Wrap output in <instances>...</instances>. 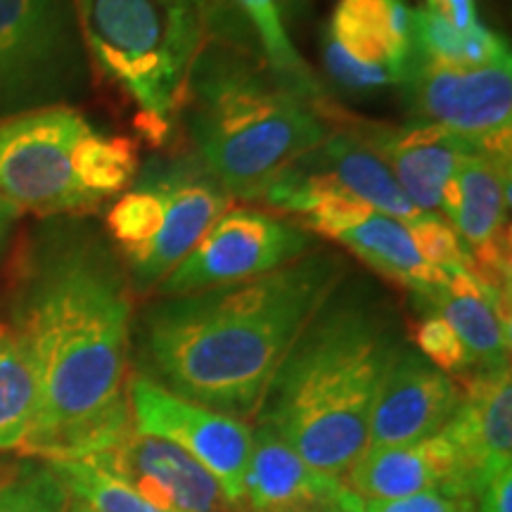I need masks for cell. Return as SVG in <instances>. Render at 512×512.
Returning <instances> with one entry per match:
<instances>
[{
	"mask_svg": "<svg viewBox=\"0 0 512 512\" xmlns=\"http://www.w3.org/2000/svg\"><path fill=\"white\" fill-rule=\"evenodd\" d=\"M3 320L34 368L38 406L24 456L91 458L133 432V290L105 228L48 216L8 259Z\"/></svg>",
	"mask_w": 512,
	"mask_h": 512,
	"instance_id": "obj_1",
	"label": "cell"
},
{
	"mask_svg": "<svg viewBox=\"0 0 512 512\" xmlns=\"http://www.w3.org/2000/svg\"><path fill=\"white\" fill-rule=\"evenodd\" d=\"M349 268L330 249H311L259 278L152 297L133 318V373L211 411L254 420L294 339Z\"/></svg>",
	"mask_w": 512,
	"mask_h": 512,
	"instance_id": "obj_2",
	"label": "cell"
},
{
	"mask_svg": "<svg viewBox=\"0 0 512 512\" xmlns=\"http://www.w3.org/2000/svg\"><path fill=\"white\" fill-rule=\"evenodd\" d=\"M406 342L384 287L349 268L275 370L254 425L344 479L368 451L377 394Z\"/></svg>",
	"mask_w": 512,
	"mask_h": 512,
	"instance_id": "obj_3",
	"label": "cell"
},
{
	"mask_svg": "<svg viewBox=\"0 0 512 512\" xmlns=\"http://www.w3.org/2000/svg\"><path fill=\"white\" fill-rule=\"evenodd\" d=\"M181 119L195 155L233 200L264 197L287 166L332 131L318 100L278 79L264 57L214 34L192 67Z\"/></svg>",
	"mask_w": 512,
	"mask_h": 512,
	"instance_id": "obj_4",
	"label": "cell"
},
{
	"mask_svg": "<svg viewBox=\"0 0 512 512\" xmlns=\"http://www.w3.org/2000/svg\"><path fill=\"white\" fill-rule=\"evenodd\" d=\"M93 76L136 107L147 145L162 147L181 117L202 48L214 34V0H76Z\"/></svg>",
	"mask_w": 512,
	"mask_h": 512,
	"instance_id": "obj_5",
	"label": "cell"
},
{
	"mask_svg": "<svg viewBox=\"0 0 512 512\" xmlns=\"http://www.w3.org/2000/svg\"><path fill=\"white\" fill-rule=\"evenodd\" d=\"M138 140L100 131L79 107L0 121V197L36 219L91 216L136 181Z\"/></svg>",
	"mask_w": 512,
	"mask_h": 512,
	"instance_id": "obj_6",
	"label": "cell"
},
{
	"mask_svg": "<svg viewBox=\"0 0 512 512\" xmlns=\"http://www.w3.org/2000/svg\"><path fill=\"white\" fill-rule=\"evenodd\" d=\"M233 197L195 152L155 155L105 214L133 294H152L230 209Z\"/></svg>",
	"mask_w": 512,
	"mask_h": 512,
	"instance_id": "obj_7",
	"label": "cell"
},
{
	"mask_svg": "<svg viewBox=\"0 0 512 512\" xmlns=\"http://www.w3.org/2000/svg\"><path fill=\"white\" fill-rule=\"evenodd\" d=\"M93 81L76 0H0V121L79 107Z\"/></svg>",
	"mask_w": 512,
	"mask_h": 512,
	"instance_id": "obj_8",
	"label": "cell"
},
{
	"mask_svg": "<svg viewBox=\"0 0 512 512\" xmlns=\"http://www.w3.org/2000/svg\"><path fill=\"white\" fill-rule=\"evenodd\" d=\"M316 249L311 233L268 211H223L195 249L157 287L155 297H178L273 273Z\"/></svg>",
	"mask_w": 512,
	"mask_h": 512,
	"instance_id": "obj_9",
	"label": "cell"
},
{
	"mask_svg": "<svg viewBox=\"0 0 512 512\" xmlns=\"http://www.w3.org/2000/svg\"><path fill=\"white\" fill-rule=\"evenodd\" d=\"M510 131L465 157L441 192V216L472 256L470 273L510 294Z\"/></svg>",
	"mask_w": 512,
	"mask_h": 512,
	"instance_id": "obj_10",
	"label": "cell"
},
{
	"mask_svg": "<svg viewBox=\"0 0 512 512\" xmlns=\"http://www.w3.org/2000/svg\"><path fill=\"white\" fill-rule=\"evenodd\" d=\"M128 403L133 432L183 448L219 479L235 503L242 505V479L254 444V427L247 420L181 399L133 370L128 380Z\"/></svg>",
	"mask_w": 512,
	"mask_h": 512,
	"instance_id": "obj_11",
	"label": "cell"
},
{
	"mask_svg": "<svg viewBox=\"0 0 512 512\" xmlns=\"http://www.w3.org/2000/svg\"><path fill=\"white\" fill-rule=\"evenodd\" d=\"M325 67L349 91L403 86L415 64L406 0H339L323 43Z\"/></svg>",
	"mask_w": 512,
	"mask_h": 512,
	"instance_id": "obj_12",
	"label": "cell"
},
{
	"mask_svg": "<svg viewBox=\"0 0 512 512\" xmlns=\"http://www.w3.org/2000/svg\"><path fill=\"white\" fill-rule=\"evenodd\" d=\"M408 107L418 124H432L465 138L510 131V62L489 67H453L418 60L406 83Z\"/></svg>",
	"mask_w": 512,
	"mask_h": 512,
	"instance_id": "obj_13",
	"label": "cell"
},
{
	"mask_svg": "<svg viewBox=\"0 0 512 512\" xmlns=\"http://www.w3.org/2000/svg\"><path fill=\"white\" fill-rule=\"evenodd\" d=\"M91 460L164 512H245L200 460L164 439L131 432Z\"/></svg>",
	"mask_w": 512,
	"mask_h": 512,
	"instance_id": "obj_14",
	"label": "cell"
},
{
	"mask_svg": "<svg viewBox=\"0 0 512 512\" xmlns=\"http://www.w3.org/2000/svg\"><path fill=\"white\" fill-rule=\"evenodd\" d=\"M463 401V387L427 361L411 342L396 354L370 418L368 448L415 444L448 425Z\"/></svg>",
	"mask_w": 512,
	"mask_h": 512,
	"instance_id": "obj_15",
	"label": "cell"
},
{
	"mask_svg": "<svg viewBox=\"0 0 512 512\" xmlns=\"http://www.w3.org/2000/svg\"><path fill=\"white\" fill-rule=\"evenodd\" d=\"M252 427L254 444L242 479L245 512H358L361 498L342 477L306 463L268 427Z\"/></svg>",
	"mask_w": 512,
	"mask_h": 512,
	"instance_id": "obj_16",
	"label": "cell"
},
{
	"mask_svg": "<svg viewBox=\"0 0 512 512\" xmlns=\"http://www.w3.org/2000/svg\"><path fill=\"white\" fill-rule=\"evenodd\" d=\"M363 131L420 214H441V192L456 174L460 162L505 133L465 138L418 121L406 126L363 124Z\"/></svg>",
	"mask_w": 512,
	"mask_h": 512,
	"instance_id": "obj_17",
	"label": "cell"
},
{
	"mask_svg": "<svg viewBox=\"0 0 512 512\" xmlns=\"http://www.w3.org/2000/svg\"><path fill=\"white\" fill-rule=\"evenodd\" d=\"M413 302L420 313H434L451 325L472 373L510 366V294L482 283L467 268H453L441 285L413 294Z\"/></svg>",
	"mask_w": 512,
	"mask_h": 512,
	"instance_id": "obj_18",
	"label": "cell"
},
{
	"mask_svg": "<svg viewBox=\"0 0 512 512\" xmlns=\"http://www.w3.org/2000/svg\"><path fill=\"white\" fill-rule=\"evenodd\" d=\"M463 401L444 427L472 479V494L484 477L512 467L510 366L463 377Z\"/></svg>",
	"mask_w": 512,
	"mask_h": 512,
	"instance_id": "obj_19",
	"label": "cell"
},
{
	"mask_svg": "<svg viewBox=\"0 0 512 512\" xmlns=\"http://www.w3.org/2000/svg\"><path fill=\"white\" fill-rule=\"evenodd\" d=\"M344 482L361 498H401L446 484L472 489L465 460L444 430L415 444L368 448Z\"/></svg>",
	"mask_w": 512,
	"mask_h": 512,
	"instance_id": "obj_20",
	"label": "cell"
},
{
	"mask_svg": "<svg viewBox=\"0 0 512 512\" xmlns=\"http://www.w3.org/2000/svg\"><path fill=\"white\" fill-rule=\"evenodd\" d=\"M311 166L330 178L354 200L380 214L394 216L406 223L415 221L420 211L413 207L406 192L370 143L363 126H337L316 150L306 155Z\"/></svg>",
	"mask_w": 512,
	"mask_h": 512,
	"instance_id": "obj_21",
	"label": "cell"
},
{
	"mask_svg": "<svg viewBox=\"0 0 512 512\" xmlns=\"http://www.w3.org/2000/svg\"><path fill=\"white\" fill-rule=\"evenodd\" d=\"M337 242L361 259L370 271L411 294L432 290L446 278V271H439L422 259L408 223L380 211H370L354 226L342 230Z\"/></svg>",
	"mask_w": 512,
	"mask_h": 512,
	"instance_id": "obj_22",
	"label": "cell"
},
{
	"mask_svg": "<svg viewBox=\"0 0 512 512\" xmlns=\"http://www.w3.org/2000/svg\"><path fill=\"white\" fill-rule=\"evenodd\" d=\"M413 46L418 60L453 67H489L510 62L503 38L486 29L482 22L470 29H458L430 8L413 10Z\"/></svg>",
	"mask_w": 512,
	"mask_h": 512,
	"instance_id": "obj_23",
	"label": "cell"
},
{
	"mask_svg": "<svg viewBox=\"0 0 512 512\" xmlns=\"http://www.w3.org/2000/svg\"><path fill=\"white\" fill-rule=\"evenodd\" d=\"M38 406V389L22 344L0 318V456L24 453Z\"/></svg>",
	"mask_w": 512,
	"mask_h": 512,
	"instance_id": "obj_24",
	"label": "cell"
},
{
	"mask_svg": "<svg viewBox=\"0 0 512 512\" xmlns=\"http://www.w3.org/2000/svg\"><path fill=\"white\" fill-rule=\"evenodd\" d=\"M46 463L53 467L57 479L67 489V496L83 503L91 512H164L91 458Z\"/></svg>",
	"mask_w": 512,
	"mask_h": 512,
	"instance_id": "obj_25",
	"label": "cell"
},
{
	"mask_svg": "<svg viewBox=\"0 0 512 512\" xmlns=\"http://www.w3.org/2000/svg\"><path fill=\"white\" fill-rule=\"evenodd\" d=\"M235 5L254 24L268 69L278 79H283L287 86H292L294 91L306 95V98L320 100L318 83L313 79L309 64L302 60V55L297 53L290 36H287L280 0H235Z\"/></svg>",
	"mask_w": 512,
	"mask_h": 512,
	"instance_id": "obj_26",
	"label": "cell"
},
{
	"mask_svg": "<svg viewBox=\"0 0 512 512\" xmlns=\"http://www.w3.org/2000/svg\"><path fill=\"white\" fill-rule=\"evenodd\" d=\"M67 498L46 460L24 456L0 470V512H62Z\"/></svg>",
	"mask_w": 512,
	"mask_h": 512,
	"instance_id": "obj_27",
	"label": "cell"
},
{
	"mask_svg": "<svg viewBox=\"0 0 512 512\" xmlns=\"http://www.w3.org/2000/svg\"><path fill=\"white\" fill-rule=\"evenodd\" d=\"M413 342V347L446 375L460 377V380L472 375L470 356L444 318L434 313H420V320L413 325Z\"/></svg>",
	"mask_w": 512,
	"mask_h": 512,
	"instance_id": "obj_28",
	"label": "cell"
},
{
	"mask_svg": "<svg viewBox=\"0 0 512 512\" xmlns=\"http://www.w3.org/2000/svg\"><path fill=\"white\" fill-rule=\"evenodd\" d=\"M415 247L427 264L439 271H453V268H472V256L467 254L458 233L453 230L441 214H420L418 219L408 223Z\"/></svg>",
	"mask_w": 512,
	"mask_h": 512,
	"instance_id": "obj_29",
	"label": "cell"
},
{
	"mask_svg": "<svg viewBox=\"0 0 512 512\" xmlns=\"http://www.w3.org/2000/svg\"><path fill=\"white\" fill-rule=\"evenodd\" d=\"M361 498V496H358ZM358 512H477L472 489L446 484L401 498H361Z\"/></svg>",
	"mask_w": 512,
	"mask_h": 512,
	"instance_id": "obj_30",
	"label": "cell"
},
{
	"mask_svg": "<svg viewBox=\"0 0 512 512\" xmlns=\"http://www.w3.org/2000/svg\"><path fill=\"white\" fill-rule=\"evenodd\" d=\"M475 510L512 512V467H501L477 484Z\"/></svg>",
	"mask_w": 512,
	"mask_h": 512,
	"instance_id": "obj_31",
	"label": "cell"
},
{
	"mask_svg": "<svg viewBox=\"0 0 512 512\" xmlns=\"http://www.w3.org/2000/svg\"><path fill=\"white\" fill-rule=\"evenodd\" d=\"M427 8L439 12L458 29H470L479 22L475 0H427Z\"/></svg>",
	"mask_w": 512,
	"mask_h": 512,
	"instance_id": "obj_32",
	"label": "cell"
},
{
	"mask_svg": "<svg viewBox=\"0 0 512 512\" xmlns=\"http://www.w3.org/2000/svg\"><path fill=\"white\" fill-rule=\"evenodd\" d=\"M22 211H19L15 204L0 197V273H3L5 264H8L12 247H15V235L19 228V221H22Z\"/></svg>",
	"mask_w": 512,
	"mask_h": 512,
	"instance_id": "obj_33",
	"label": "cell"
},
{
	"mask_svg": "<svg viewBox=\"0 0 512 512\" xmlns=\"http://www.w3.org/2000/svg\"><path fill=\"white\" fill-rule=\"evenodd\" d=\"M62 512H91V510H88L83 503L74 501V498H67V505H64Z\"/></svg>",
	"mask_w": 512,
	"mask_h": 512,
	"instance_id": "obj_34",
	"label": "cell"
}]
</instances>
